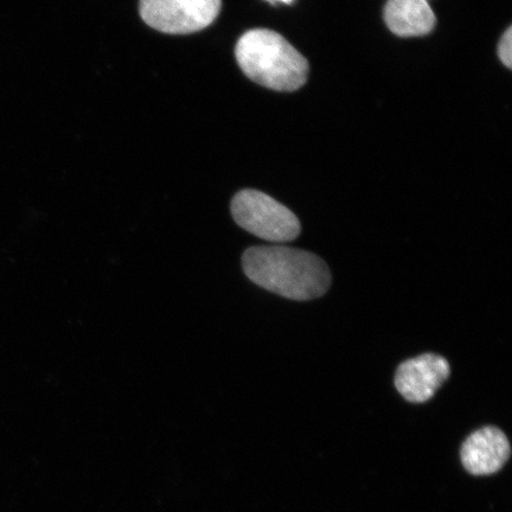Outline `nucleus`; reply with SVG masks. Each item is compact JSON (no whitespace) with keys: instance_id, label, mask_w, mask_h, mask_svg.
<instances>
[{"instance_id":"4","label":"nucleus","mask_w":512,"mask_h":512,"mask_svg":"<svg viewBox=\"0 0 512 512\" xmlns=\"http://www.w3.org/2000/svg\"><path fill=\"white\" fill-rule=\"evenodd\" d=\"M221 0H140V16L164 34L188 35L209 27L219 16Z\"/></svg>"},{"instance_id":"1","label":"nucleus","mask_w":512,"mask_h":512,"mask_svg":"<svg viewBox=\"0 0 512 512\" xmlns=\"http://www.w3.org/2000/svg\"><path fill=\"white\" fill-rule=\"evenodd\" d=\"M243 272L254 284L292 300L324 296L331 273L317 255L284 246H255L242 256Z\"/></svg>"},{"instance_id":"7","label":"nucleus","mask_w":512,"mask_h":512,"mask_svg":"<svg viewBox=\"0 0 512 512\" xmlns=\"http://www.w3.org/2000/svg\"><path fill=\"white\" fill-rule=\"evenodd\" d=\"M384 21L395 35L414 37L430 34L435 16L427 0H388Z\"/></svg>"},{"instance_id":"2","label":"nucleus","mask_w":512,"mask_h":512,"mask_svg":"<svg viewBox=\"0 0 512 512\" xmlns=\"http://www.w3.org/2000/svg\"><path fill=\"white\" fill-rule=\"evenodd\" d=\"M235 55L249 79L273 91H297L309 74L305 57L272 30L246 32L236 46Z\"/></svg>"},{"instance_id":"6","label":"nucleus","mask_w":512,"mask_h":512,"mask_svg":"<svg viewBox=\"0 0 512 512\" xmlns=\"http://www.w3.org/2000/svg\"><path fill=\"white\" fill-rule=\"evenodd\" d=\"M510 454L507 435L494 426L483 427L472 433L460 451L466 471L475 476L494 475L502 470Z\"/></svg>"},{"instance_id":"3","label":"nucleus","mask_w":512,"mask_h":512,"mask_svg":"<svg viewBox=\"0 0 512 512\" xmlns=\"http://www.w3.org/2000/svg\"><path fill=\"white\" fill-rule=\"evenodd\" d=\"M230 209L241 228L262 240L284 243L300 234L297 216L264 192L242 190L234 196Z\"/></svg>"},{"instance_id":"9","label":"nucleus","mask_w":512,"mask_h":512,"mask_svg":"<svg viewBox=\"0 0 512 512\" xmlns=\"http://www.w3.org/2000/svg\"><path fill=\"white\" fill-rule=\"evenodd\" d=\"M267 2H271L273 4H275L277 2L285 3V4H292L293 0H267Z\"/></svg>"},{"instance_id":"8","label":"nucleus","mask_w":512,"mask_h":512,"mask_svg":"<svg viewBox=\"0 0 512 512\" xmlns=\"http://www.w3.org/2000/svg\"><path fill=\"white\" fill-rule=\"evenodd\" d=\"M499 59L507 66H512V28H509L498 44Z\"/></svg>"},{"instance_id":"5","label":"nucleus","mask_w":512,"mask_h":512,"mask_svg":"<svg viewBox=\"0 0 512 512\" xmlns=\"http://www.w3.org/2000/svg\"><path fill=\"white\" fill-rule=\"evenodd\" d=\"M450 376V364L444 357L425 354L403 362L396 371L395 386L409 402L431 400Z\"/></svg>"}]
</instances>
